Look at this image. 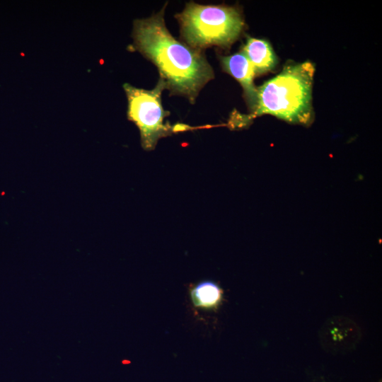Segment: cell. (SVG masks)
Returning <instances> with one entry per match:
<instances>
[{"mask_svg":"<svg viewBox=\"0 0 382 382\" xmlns=\"http://www.w3.org/2000/svg\"><path fill=\"white\" fill-rule=\"evenodd\" d=\"M166 6L149 18L134 21L133 48L156 65L166 89L194 103L202 88L214 78V71L201 50L170 34L164 21Z\"/></svg>","mask_w":382,"mask_h":382,"instance_id":"cell-1","label":"cell"},{"mask_svg":"<svg viewBox=\"0 0 382 382\" xmlns=\"http://www.w3.org/2000/svg\"><path fill=\"white\" fill-rule=\"evenodd\" d=\"M314 72L309 62L286 65L279 74L257 88L255 107L249 118L268 114L289 122L309 123L313 117Z\"/></svg>","mask_w":382,"mask_h":382,"instance_id":"cell-2","label":"cell"},{"mask_svg":"<svg viewBox=\"0 0 382 382\" xmlns=\"http://www.w3.org/2000/svg\"><path fill=\"white\" fill-rule=\"evenodd\" d=\"M175 18L185 44L201 51L211 46L229 48L245 27L240 10L225 5H201L190 1Z\"/></svg>","mask_w":382,"mask_h":382,"instance_id":"cell-3","label":"cell"},{"mask_svg":"<svg viewBox=\"0 0 382 382\" xmlns=\"http://www.w3.org/2000/svg\"><path fill=\"white\" fill-rule=\"evenodd\" d=\"M127 98V117L139 128L141 144L146 151L154 150L158 141L171 134L174 127L164 124L169 112L164 110L161 93L166 89L165 83L159 79L151 90L137 88L129 83L123 86Z\"/></svg>","mask_w":382,"mask_h":382,"instance_id":"cell-4","label":"cell"},{"mask_svg":"<svg viewBox=\"0 0 382 382\" xmlns=\"http://www.w3.org/2000/svg\"><path fill=\"white\" fill-rule=\"evenodd\" d=\"M224 70L235 78L241 85L250 110L253 112L257 99V88L253 79L255 74L248 58L241 52L221 57Z\"/></svg>","mask_w":382,"mask_h":382,"instance_id":"cell-5","label":"cell"},{"mask_svg":"<svg viewBox=\"0 0 382 382\" xmlns=\"http://www.w3.org/2000/svg\"><path fill=\"white\" fill-rule=\"evenodd\" d=\"M242 52L252 64L255 76L273 70L278 62L272 47L265 40L248 37Z\"/></svg>","mask_w":382,"mask_h":382,"instance_id":"cell-6","label":"cell"},{"mask_svg":"<svg viewBox=\"0 0 382 382\" xmlns=\"http://www.w3.org/2000/svg\"><path fill=\"white\" fill-rule=\"evenodd\" d=\"M190 294L193 305L202 309L216 308L223 296V291L219 286L209 280L195 284L190 289Z\"/></svg>","mask_w":382,"mask_h":382,"instance_id":"cell-7","label":"cell"}]
</instances>
